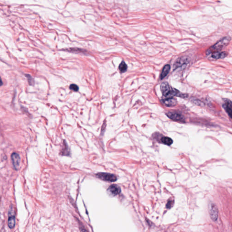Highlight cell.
<instances>
[{
    "instance_id": "3957f363",
    "label": "cell",
    "mask_w": 232,
    "mask_h": 232,
    "mask_svg": "<svg viewBox=\"0 0 232 232\" xmlns=\"http://www.w3.org/2000/svg\"><path fill=\"white\" fill-rule=\"evenodd\" d=\"M96 176L102 180L108 182H115L117 180V176L109 173H98L96 174Z\"/></svg>"
},
{
    "instance_id": "2e32d148",
    "label": "cell",
    "mask_w": 232,
    "mask_h": 232,
    "mask_svg": "<svg viewBox=\"0 0 232 232\" xmlns=\"http://www.w3.org/2000/svg\"><path fill=\"white\" fill-rule=\"evenodd\" d=\"M127 69V66L126 64L124 61L121 62L119 66V70L122 73H124L126 71Z\"/></svg>"
},
{
    "instance_id": "7c38bea8",
    "label": "cell",
    "mask_w": 232,
    "mask_h": 232,
    "mask_svg": "<svg viewBox=\"0 0 232 232\" xmlns=\"http://www.w3.org/2000/svg\"><path fill=\"white\" fill-rule=\"evenodd\" d=\"M227 53L226 52H216L213 53L212 55V57L213 59H223L227 56Z\"/></svg>"
},
{
    "instance_id": "8fae6325",
    "label": "cell",
    "mask_w": 232,
    "mask_h": 232,
    "mask_svg": "<svg viewBox=\"0 0 232 232\" xmlns=\"http://www.w3.org/2000/svg\"><path fill=\"white\" fill-rule=\"evenodd\" d=\"M162 102L167 107H174L177 104L176 99L173 98H165L162 100Z\"/></svg>"
},
{
    "instance_id": "9a60e30c",
    "label": "cell",
    "mask_w": 232,
    "mask_h": 232,
    "mask_svg": "<svg viewBox=\"0 0 232 232\" xmlns=\"http://www.w3.org/2000/svg\"><path fill=\"white\" fill-rule=\"evenodd\" d=\"M65 143L64 144V147L63 148L62 151L61 152V155L63 156H69L70 154V151L68 149V145Z\"/></svg>"
},
{
    "instance_id": "5bb4252c",
    "label": "cell",
    "mask_w": 232,
    "mask_h": 232,
    "mask_svg": "<svg viewBox=\"0 0 232 232\" xmlns=\"http://www.w3.org/2000/svg\"><path fill=\"white\" fill-rule=\"evenodd\" d=\"M161 141L162 143H163L164 145H168V146H170L172 145L173 143V140H172V138H170L169 137H167V136H163L161 138Z\"/></svg>"
},
{
    "instance_id": "9c48e42d",
    "label": "cell",
    "mask_w": 232,
    "mask_h": 232,
    "mask_svg": "<svg viewBox=\"0 0 232 232\" xmlns=\"http://www.w3.org/2000/svg\"><path fill=\"white\" fill-rule=\"evenodd\" d=\"M108 191L111 195L115 196L121 193V190L120 187L117 185H112L108 188Z\"/></svg>"
},
{
    "instance_id": "6da1fadb",
    "label": "cell",
    "mask_w": 232,
    "mask_h": 232,
    "mask_svg": "<svg viewBox=\"0 0 232 232\" xmlns=\"http://www.w3.org/2000/svg\"><path fill=\"white\" fill-rule=\"evenodd\" d=\"M161 89L163 95L167 98H173V96H177L181 98H185L187 96L186 94L181 93L179 90L170 86L169 84L166 82L162 83Z\"/></svg>"
},
{
    "instance_id": "d6986e66",
    "label": "cell",
    "mask_w": 232,
    "mask_h": 232,
    "mask_svg": "<svg viewBox=\"0 0 232 232\" xmlns=\"http://www.w3.org/2000/svg\"><path fill=\"white\" fill-rule=\"evenodd\" d=\"M80 232H88L86 229L83 227L82 225H81V226L80 227Z\"/></svg>"
},
{
    "instance_id": "ac0fdd59",
    "label": "cell",
    "mask_w": 232,
    "mask_h": 232,
    "mask_svg": "<svg viewBox=\"0 0 232 232\" xmlns=\"http://www.w3.org/2000/svg\"><path fill=\"white\" fill-rule=\"evenodd\" d=\"M173 201L170 200L168 202L167 204V208H170L172 207V206L173 205Z\"/></svg>"
},
{
    "instance_id": "4fadbf2b",
    "label": "cell",
    "mask_w": 232,
    "mask_h": 232,
    "mask_svg": "<svg viewBox=\"0 0 232 232\" xmlns=\"http://www.w3.org/2000/svg\"><path fill=\"white\" fill-rule=\"evenodd\" d=\"M170 66L169 65H167L164 67L163 68L162 70V73H161V75H160V79L161 80L164 79V78L166 77L168 74H169L170 71Z\"/></svg>"
},
{
    "instance_id": "8992f818",
    "label": "cell",
    "mask_w": 232,
    "mask_h": 232,
    "mask_svg": "<svg viewBox=\"0 0 232 232\" xmlns=\"http://www.w3.org/2000/svg\"><path fill=\"white\" fill-rule=\"evenodd\" d=\"M11 159L14 169L16 170H18L20 167V162H21V157L20 155L17 153H12L11 156Z\"/></svg>"
},
{
    "instance_id": "5b68a950",
    "label": "cell",
    "mask_w": 232,
    "mask_h": 232,
    "mask_svg": "<svg viewBox=\"0 0 232 232\" xmlns=\"http://www.w3.org/2000/svg\"><path fill=\"white\" fill-rule=\"evenodd\" d=\"M188 63H189V59H188V58H187L185 56L180 57V58H178L177 60H176L174 64V70H176V69L180 68V67L185 65Z\"/></svg>"
},
{
    "instance_id": "7a4b0ae2",
    "label": "cell",
    "mask_w": 232,
    "mask_h": 232,
    "mask_svg": "<svg viewBox=\"0 0 232 232\" xmlns=\"http://www.w3.org/2000/svg\"><path fill=\"white\" fill-rule=\"evenodd\" d=\"M231 40V37L229 36H226L223 38L207 51V55H209L211 53L219 52L224 47L229 44Z\"/></svg>"
},
{
    "instance_id": "ffe728a7",
    "label": "cell",
    "mask_w": 232,
    "mask_h": 232,
    "mask_svg": "<svg viewBox=\"0 0 232 232\" xmlns=\"http://www.w3.org/2000/svg\"><path fill=\"white\" fill-rule=\"evenodd\" d=\"M2 85H3V82H2L1 77H0V87L2 86Z\"/></svg>"
},
{
    "instance_id": "e0dca14e",
    "label": "cell",
    "mask_w": 232,
    "mask_h": 232,
    "mask_svg": "<svg viewBox=\"0 0 232 232\" xmlns=\"http://www.w3.org/2000/svg\"><path fill=\"white\" fill-rule=\"evenodd\" d=\"M70 88L71 90H73L75 92H77L79 89V88L78 86L77 85L75 84H71L70 85Z\"/></svg>"
},
{
    "instance_id": "277c9868",
    "label": "cell",
    "mask_w": 232,
    "mask_h": 232,
    "mask_svg": "<svg viewBox=\"0 0 232 232\" xmlns=\"http://www.w3.org/2000/svg\"><path fill=\"white\" fill-rule=\"evenodd\" d=\"M16 224V218L14 215V210L13 207H10L9 211V218L8 219V227L11 229L14 228Z\"/></svg>"
},
{
    "instance_id": "52a82bcc",
    "label": "cell",
    "mask_w": 232,
    "mask_h": 232,
    "mask_svg": "<svg viewBox=\"0 0 232 232\" xmlns=\"http://www.w3.org/2000/svg\"><path fill=\"white\" fill-rule=\"evenodd\" d=\"M209 212H210V216L213 221H216L218 217V212L216 207L213 204L210 203L209 205Z\"/></svg>"
},
{
    "instance_id": "30bf717a",
    "label": "cell",
    "mask_w": 232,
    "mask_h": 232,
    "mask_svg": "<svg viewBox=\"0 0 232 232\" xmlns=\"http://www.w3.org/2000/svg\"><path fill=\"white\" fill-rule=\"evenodd\" d=\"M223 106L230 118H232V105L231 101L229 99H225Z\"/></svg>"
},
{
    "instance_id": "ba28073f",
    "label": "cell",
    "mask_w": 232,
    "mask_h": 232,
    "mask_svg": "<svg viewBox=\"0 0 232 232\" xmlns=\"http://www.w3.org/2000/svg\"><path fill=\"white\" fill-rule=\"evenodd\" d=\"M167 115L168 117L175 121H179L181 122H184L185 118L183 117V116L180 114L178 113H173V112H169L167 114Z\"/></svg>"
}]
</instances>
